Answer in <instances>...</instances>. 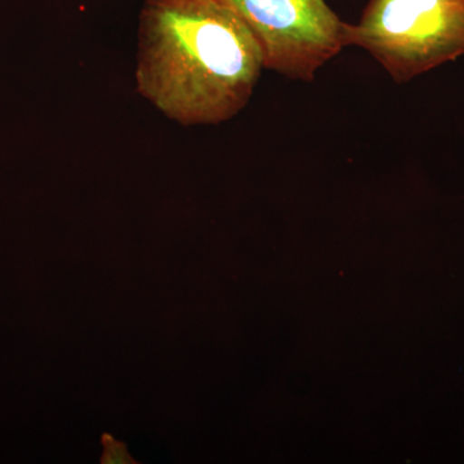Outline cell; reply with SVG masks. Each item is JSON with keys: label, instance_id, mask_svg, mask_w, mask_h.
Segmentation results:
<instances>
[{"label": "cell", "instance_id": "obj_1", "mask_svg": "<svg viewBox=\"0 0 464 464\" xmlns=\"http://www.w3.org/2000/svg\"><path fill=\"white\" fill-rule=\"evenodd\" d=\"M264 69L255 36L221 0H145L137 91L170 121H230L248 105Z\"/></svg>", "mask_w": 464, "mask_h": 464}, {"label": "cell", "instance_id": "obj_2", "mask_svg": "<svg viewBox=\"0 0 464 464\" xmlns=\"http://www.w3.org/2000/svg\"><path fill=\"white\" fill-rule=\"evenodd\" d=\"M344 43L408 83L464 56V0H369Z\"/></svg>", "mask_w": 464, "mask_h": 464}, {"label": "cell", "instance_id": "obj_3", "mask_svg": "<svg viewBox=\"0 0 464 464\" xmlns=\"http://www.w3.org/2000/svg\"><path fill=\"white\" fill-rule=\"evenodd\" d=\"M257 41L265 69L311 83L346 47L347 23L325 0H221Z\"/></svg>", "mask_w": 464, "mask_h": 464}, {"label": "cell", "instance_id": "obj_4", "mask_svg": "<svg viewBox=\"0 0 464 464\" xmlns=\"http://www.w3.org/2000/svg\"><path fill=\"white\" fill-rule=\"evenodd\" d=\"M102 445L103 454L101 462L105 464L134 463L124 442L116 441L114 438H110V436H103Z\"/></svg>", "mask_w": 464, "mask_h": 464}]
</instances>
